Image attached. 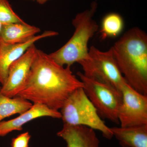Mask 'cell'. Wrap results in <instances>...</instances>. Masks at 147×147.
Masks as SVG:
<instances>
[{"label":"cell","instance_id":"obj_1","mask_svg":"<svg viewBox=\"0 0 147 147\" xmlns=\"http://www.w3.org/2000/svg\"><path fill=\"white\" fill-rule=\"evenodd\" d=\"M81 88L84 84L70 67L58 64L38 49L28 81L17 96L59 111L69 96Z\"/></svg>","mask_w":147,"mask_h":147},{"label":"cell","instance_id":"obj_2","mask_svg":"<svg viewBox=\"0 0 147 147\" xmlns=\"http://www.w3.org/2000/svg\"><path fill=\"white\" fill-rule=\"evenodd\" d=\"M119 69L131 88L147 95V35L137 27L129 29L112 47Z\"/></svg>","mask_w":147,"mask_h":147},{"label":"cell","instance_id":"obj_3","mask_svg":"<svg viewBox=\"0 0 147 147\" xmlns=\"http://www.w3.org/2000/svg\"><path fill=\"white\" fill-rule=\"evenodd\" d=\"M97 7V3L93 2L90 8L78 13L74 18L73 35L62 47L49 55L58 64L71 67L88 57L89 41L98 29L97 22L93 19Z\"/></svg>","mask_w":147,"mask_h":147},{"label":"cell","instance_id":"obj_4","mask_svg":"<svg viewBox=\"0 0 147 147\" xmlns=\"http://www.w3.org/2000/svg\"><path fill=\"white\" fill-rule=\"evenodd\" d=\"M64 124L84 125L97 130L110 139L113 134L88 97L83 88L75 90L67 98L61 109Z\"/></svg>","mask_w":147,"mask_h":147},{"label":"cell","instance_id":"obj_5","mask_svg":"<svg viewBox=\"0 0 147 147\" xmlns=\"http://www.w3.org/2000/svg\"><path fill=\"white\" fill-rule=\"evenodd\" d=\"M78 63L82 67L84 76L108 84L120 92L127 83L119 69L112 47L107 51H102L92 46L89 49L88 57Z\"/></svg>","mask_w":147,"mask_h":147},{"label":"cell","instance_id":"obj_6","mask_svg":"<svg viewBox=\"0 0 147 147\" xmlns=\"http://www.w3.org/2000/svg\"><path fill=\"white\" fill-rule=\"evenodd\" d=\"M77 75L84 84V89L90 100L102 118L119 123L118 112L122 102L121 93L115 88L90 79L82 72Z\"/></svg>","mask_w":147,"mask_h":147},{"label":"cell","instance_id":"obj_7","mask_svg":"<svg viewBox=\"0 0 147 147\" xmlns=\"http://www.w3.org/2000/svg\"><path fill=\"white\" fill-rule=\"evenodd\" d=\"M121 92L122 102L118 115L121 126L147 124V95L137 92L127 83Z\"/></svg>","mask_w":147,"mask_h":147},{"label":"cell","instance_id":"obj_8","mask_svg":"<svg viewBox=\"0 0 147 147\" xmlns=\"http://www.w3.org/2000/svg\"><path fill=\"white\" fill-rule=\"evenodd\" d=\"M37 50L33 44L11 65L6 81L0 89L2 94L9 97H15L23 90L28 79Z\"/></svg>","mask_w":147,"mask_h":147},{"label":"cell","instance_id":"obj_9","mask_svg":"<svg viewBox=\"0 0 147 147\" xmlns=\"http://www.w3.org/2000/svg\"><path fill=\"white\" fill-rule=\"evenodd\" d=\"M58 34V32L54 31H45L28 41L20 44H9L0 40V84L1 86L6 81L11 66L29 47L40 40L56 36Z\"/></svg>","mask_w":147,"mask_h":147},{"label":"cell","instance_id":"obj_10","mask_svg":"<svg viewBox=\"0 0 147 147\" xmlns=\"http://www.w3.org/2000/svg\"><path fill=\"white\" fill-rule=\"evenodd\" d=\"M61 119L60 112L53 110L45 105L33 104L28 110L20 114L16 118L0 122V137H4L14 131H21L23 126L31 121L42 117Z\"/></svg>","mask_w":147,"mask_h":147},{"label":"cell","instance_id":"obj_11","mask_svg":"<svg viewBox=\"0 0 147 147\" xmlns=\"http://www.w3.org/2000/svg\"><path fill=\"white\" fill-rule=\"evenodd\" d=\"M94 129L84 125L64 124L57 133L66 143L67 147H99V139Z\"/></svg>","mask_w":147,"mask_h":147},{"label":"cell","instance_id":"obj_12","mask_svg":"<svg viewBox=\"0 0 147 147\" xmlns=\"http://www.w3.org/2000/svg\"><path fill=\"white\" fill-rule=\"evenodd\" d=\"M110 129L122 147H147V124Z\"/></svg>","mask_w":147,"mask_h":147},{"label":"cell","instance_id":"obj_13","mask_svg":"<svg viewBox=\"0 0 147 147\" xmlns=\"http://www.w3.org/2000/svg\"><path fill=\"white\" fill-rule=\"evenodd\" d=\"M40 32L39 28L24 23L2 25L0 40L11 44H20L28 41Z\"/></svg>","mask_w":147,"mask_h":147},{"label":"cell","instance_id":"obj_14","mask_svg":"<svg viewBox=\"0 0 147 147\" xmlns=\"http://www.w3.org/2000/svg\"><path fill=\"white\" fill-rule=\"evenodd\" d=\"M32 105V102L22 98L9 97L0 92V122L10 116L24 113Z\"/></svg>","mask_w":147,"mask_h":147},{"label":"cell","instance_id":"obj_15","mask_svg":"<svg viewBox=\"0 0 147 147\" xmlns=\"http://www.w3.org/2000/svg\"><path fill=\"white\" fill-rule=\"evenodd\" d=\"M124 21L118 13H112L106 15L102 19L100 27V38L102 40L116 37L123 30Z\"/></svg>","mask_w":147,"mask_h":147},{"label":"cell","instance_id":"obj_16","mask_svg":"<svg viewBox=\"0 0 147 147\" xmlns=\"http://www.w3.org/2000/svg\"><path fill=\"white\" fill-rule=\"evenodd\" d=\"M0 22L4 25L25 21L13 11L7 0H0Z\"/></svg>","mask_w":147,"mask_h":147},{"label":"cell","instance_id":"obj_17","mask_svg":"<svg viewBox=\"0 0 147 147\" xmlns=\"http://www.w3.org/2000/svg\"><path fill=\"white\" fill-rule=\"evenodd\" d=\"M31 135L28 131L19 134L11 140V147H28Z\"/></svg>","mask_w":147,"mask_h":147},{"label":"cell","instance_id":"obj_18","mask_svg":"<svg viewBox=\"0 0 147 147\" xmlns=\"http://www.w3.org/2000/svg\"><path fill=\"white\" fill-rule=\"evenodd\" d=\"M26 1H35L37 3L40 5H43L47 2L49 0H26Z\"/></svg>","mask_w":147,"mask_h":147},{"label":"cell","instance_id":"obj_19","mask_svg":"<svg viewBox=\"0 0 147 147\" xmlns=\"http://www.w3.org/2000/svg\"><path fill=\"white\" fill-rule=\"evenodd\" d=\"M2 24L0 22V34H1V31L2 27Z\"/></svg>","mask_w":147,"mask_h":147},{"label":"cell","instance_id":"obj_20","mask_svg":"<svg viewBox=\"0 0 147 147\" xmlns=\"http://www.w3.org/2000/svg\"><path fill=\"white\" fill-rule=\"evenodd\" d=\"M1 86H0V89H1Z\"/></svg>","mask_w":147,"mask_h":147}]
</instances>
